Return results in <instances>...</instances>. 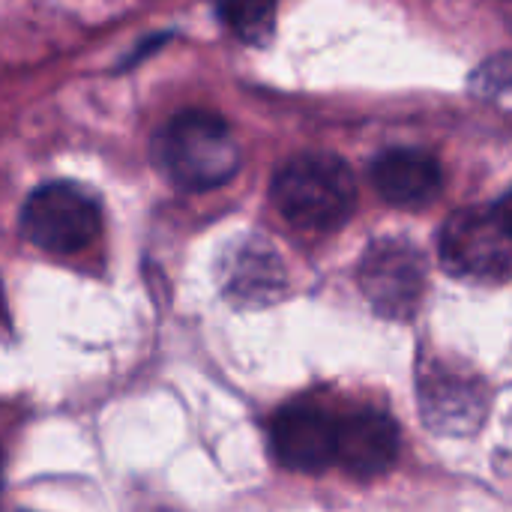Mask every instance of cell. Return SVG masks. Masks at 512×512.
Wrapping results in <instances>:
<instances>
[{
    "mask_svg": "<svg viewBox=\"0 0 512 512\" xmlns=\"http://www.w3.org/2000/svg\"><path fill=\"white\" fill-rule=\"evenodd\" d=\"M153 159L174 186L207 192L237 174L240 144L219 114L180 111L153 138Z\"/></svg>",
    "mask_w": 512,
    "mask_h": 512,
    "instance_id": "6da1fadb",
    "label": "cell"
},
{
    "mask_svg": "<svg viewBox=\"0 0 512 512\" xmlns=\"http://www.w3.org/2000/svg\"><path fill=\"white\" fill-rule=\"evenodd\" d=\"M270 195L294 228L333 231L354 213L357 183L339 156L303 153L276 171Z\"/></svg>",
    "mask_w": 512,
    "mask_h": 512,
    "instance_id": "7a4b0ae2",
    "label": "cell"
},
{
    "mask_svg": "<svg viewBox=\"0 0 512 512\" xmlns=\"http://www.w3.org/2000/svg\"><path fill=\"white\" fill-rule=\"evenodd\" d=\"M21 234L54 255H72L99 234V204L75 183H45L21 207Z\"/></svg>",
    "mask_w": 512,
    "mask_h": 512,
    "instance_id": "3957f363",
    "label": "cell"
},
{
    "mask_svg": "<svg viewBox=\"0 0 512 512\" xmlns=\"http://www.w3.org/2000/svg\"><path fill=\"white\" fill-rule=\"evenodd\" d=\"M441 261L459 279H510L512 231L495 213V207L459 210L441 228Z\"/></svg>",
    "mask_w": 512,
    "mask_h": 512,
    "instance_id": "277c9868",
    "label": "cell"
},
{
    "mask_svg": "<svg viewBox=\"0 0 512 512\" xmlns=\"http://www.w3.org/2000/svg\"><path fill=\"white\" fill-rule=\"evenodd\" d=\"M423 255L405 240H381L369 246L360 264V288L378 315L408 321L423 297Z\"/></svg>",
    "mask_w": 512,
    "mask_h": 512,
    "instance_id": "5b68a950",
    "label": "cell"
},
{
    "mask_svg": "<svg viewBox=\"0 0 512 512\" xmlns=\"http://www.w3.org/2000/svg\"><path fill=\"white\" fill-rule=\"evenodd\" d=\"M219 282L228 300L246 309H261L285 294L288 273L279 252L261 237L237 240L219 264Z\"/></svg>",
    "mask_w": 512,
    "mask_h": 512,
    "instance_id": "8992f818",
    "label": "cell"
},
{
    "mask_svg": "<svg viewBox=\"0 0 512 512\" xmlns=\"http://www.w3.org/2000/svg\"><path fill=\"white\" fill-rule=\"evenodd\" d=\"M276 459L303 474H318L336 462V420L315 405H291L270 426Z\"/></svg>",
    "mask_w": 512,
    "mask_h": 512,
    "instance_id": "52a82bcc",
    "label": "cell"
},
{
    "mask_svg": "<svg viewBox=\"0 0 512 512\" xmlns=\"http://www.w3.org/2000/svg\"><path fill=\"white\" fill-rule=\"evenodd\" d=\"M399 456V429L381 411H357L336 423V462L357 480H375Z\"/></svg>",
    "mask_w": 512,
    "mask_h": 512,
    "instance_id": "ba28073f",
    "label": "cell"
},
{
    "mask_svg": "<svg viewBox=\"0 0 512 512\" xmlns=\"http://www.w3.org/2000/svg\"><path fill=\"white\" fill-rule=\"evenodd\" d=\"M369 174H372V186L384 201L408 210L432 204L444 186L438 159L414 147H396L381 153L372 162Z\"/></svg>",
    "mask_w": 512,
    "mask_h": 512,
    "instance_id": "9c48e42d",
    "label": "cell"
},
{
    "mask_svg": "<svg viewBox=\"0 0 512 512\" xmlns=\"http://www.w3.org/2000/svg\"><path fill=\"white\" fill-rule=\"evenodd\" d=\"M426 423L441 435H471L486 414V393L474 378L438 372L420 387Z\"/></svg>",
    "mask_w": 512,
    "mask_h": 512,
    "instance_id": "30bf717a",
    "label": "cell"
},
{
    "mask_svg": "<svg viewBox=\"0 0 512 512\" xmlns=\"http://www.w3.org/2000/svg\"><path fill=\"white\" fill-rule=\"evenodd\" d=\"M279 0H222L219 12L228 30L246 45H267L276 30Z\"/></svg>",
    "mask_w": 512,
    "mask_h": 512,
    "instance_id": "8fae6325",
    "label": "cell"
},
{
    "mask_svg": "<svg viewBox=\"0 0 512 512\" xmlns=\"http://www.w3.org/2000/svg\"><path fill=\"white\" fill-rule=\"evenodd\" d=\"M495 213L504 219V225L512 231V189L504 195V198H501V201H498V204H495Z\"/></svg>",
    "mask_w": 512,
    "mask_h": 512,
    "instance_id": "7c38bea8",
    "label": "cell"
}]
</instances>
